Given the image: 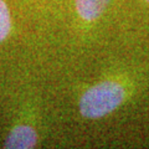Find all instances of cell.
<instances>
[{"label": "cell", "mask_w": 149, "mask_h": 149, "mask_svg": "<svg viewBox=\"0 0 149 149\" xmlns=\"http://www.w3.org/2000/svg\"><path fill=\"white\" fill-rule=\"evenodd\" d=\"M125 97L124 88L117 82L104 81L92 86L80 100V113L86 118L97 119L112 113L122 104Z\"/></svg>", "instance_id": "obj_1"}, {"label": "cell", "mask_w": 149, "mask_h": 149, "mask_svg": "<svg viewBox=\"0 0 149 149\" xmlns=\"http://www.w3.org/2000/svg\"><path fill=\"white\" fill-rule=\"evenodd\" d=\"M37 143L36 130L29 124H17L8 134L4 142V148L8 149H29Z\"/></svg>", "instance_id": "obj_2"}, {"label": "cell", "mask_w": 149, "mask_h": 149, "mask_svg": "<svg viewBox=\"0 0 149 149\" xmlns=\"http://www.w3.org/2000/svg\"><path fill=\"white\" fill-rule=\"evenodd\" d=\"M74 1L78 15L86 21H93L102 15L111 0H74Z\"/></svg>", "instance_id": "obj_3"}, {"label": "cell", "mask_w": 149, "mask_h": 149, "mask_svg": "<svg viewBox=\"0 0 149 149\" xmlns=\"http://www.w3.org/2000/svg\"><path fill=\"white\" fill-rule=\"evenodd\" d=\"M11 14L4 0H0V44L8 39L11 32Z\"/></svg>", "instance_id": "obj_4"}, {"label": "cell", "mask_w": 149, "mask_h": 149, "mask_svg": "<svg viewBox=\"0 0 149 149\" xmlns=\"http://www.w3.org/2000/svg\"><path fill=\"white\" fill-rule=\"evenodd\" d=\"M147 1H149V0H147Z\"/></svg>", "instance_id": "obj_5"}]
</instances>
